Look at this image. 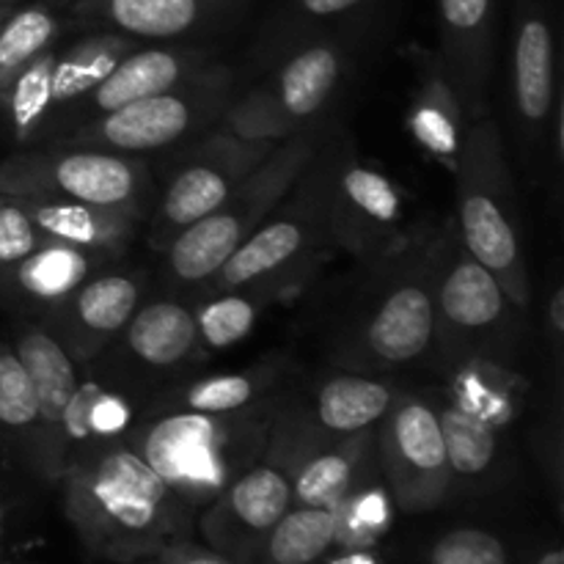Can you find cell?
Returning <instances> with one entry per match:
<instances>
[{
  "label": "cell",
  "instance_id": "d6a6232c",
  "mask_svg": "<svg viewBox=\"0 0 564 564\" xmlns=\"http://www.w3.org/2000/svg\"><path fill=\"white\" fill-rule=\"evenodd\" d=\"M102 394L105 391L94 383L77 386L69 405L61 413V424H64L66 433H69L72 438H88V435H91V411Z\"/></svg>",
  "mask_w": 564,
  "mask_h": 564
},
{
  "label": "cell",
  "instance_id": "d590c367",
  "mask_svg": "<svg viewBox=\"0 0 564 564\" xmlns=\"http://www.w3.org/2000/svg\"><path fill=\"white\" fill-rule=\"evenodd\" d=\"M551 319H554L556 330L564 328V292L562 290L556 292L554 303H551Z\"/></svg>",
  "mask_w": 564,
  "mask_h": 564
},
{
  "label": "cell",
  "instance_id": "4dcf8cb0",
  "mask_svg": "<svg viewBox=\"0 0 564 564\" xmlns=\"http://www.w3.org/2000/svg\"><path fill=\"white\" fill-rule=\"evenodd\" d=\"M33 218L44 231L61 240L94 242L99 235L86 204H50V207L33 209Z\"/></svg>",
  "mask_w": 564,
  "mask_h": 564
},
{
  "label": "cell",
  "instance_id": "5b68a950",
  "mask_svg": "<svg viewBox=\"0 0 564 564\" xmlns=\"http://www.w3.org/2000/svg\"><path fill=\"white\" fill-rule=\"evenodd\" d=\"M386 446H389L391 463L400 474H413V477L424 479L444 477V435H441L438 416L427 405L405 402L391 419Z\"/></svg>",
  "mask_w": 564,
  "mask_h": 564
},
{
  "label": "cell",
  "instance_id": "484cf974",
  "mask_svg": "<svg viewBox=\"0 0 564 564\" xmlns=\"http://www.w3.org/2000/svg\"><path fill=\"white\" fill-rule=\"evenodd\" d=\"M39 419V400L28 369L14 352L0 356V424L25 427Z\"/></svg>",
  "mask_w": 564,
  "mask_h": 564
},
{
  "label": "cell",
  "instance_id": "8d00e7d4",
  "mask_svg": "<svg viewBox=\"0 0 564 564\" xmlns=\"http://www.w3.org/2000/svg\"><path fill=\"white\" fill-rule=\"evenodd\" d=\"M185 564H224V562L215 560V556H196V560H187Z\"/></svg>",
  "mask_w": 564,
  "mask_h": 564
},
{
  "label": "cell",
  "instance_id": "e575fe53",
  "mask_svg": "<svg viewBox=\"0 0 564 564\" xmlns=\"http://www.w3.org/2000/svg\"><path fill=\"white\" fill-rule=\"evenodd\" d=\"M356 3L361 0H301L303 9L314 17H330V14H339V11L352 9Z\"/></svg>",
  "mask_w": 564,
  "mask_h": 564
},
{
  "label": "cell",
  "instance_id": "f546056e",
  "mask_svg": "<svg viewBox=\"0 0 564 564\" xmlns=\"http://www.w3.org/2000/svg\"><path fill=\"white\" fill-rule=\"evenodd\" d=\"M253 397V386L240 375L207 380L187 394V408L196 413H229L246 405Z\"/></svg>",
  "mask_w": 564,
  "mask_h": 564
},
{
  "label": "cell",
  "instance_id": "836d02e7",
  "mask_svg": "<svg viewBox=\"0 0 564 564\" xmlns=\"http://www.w3.org/2000/svg\"><path fill=\"white\" fill-rule=\"evenodd\" d=\"M127 419H130V411H127L124 402H119L110 394H102L91 411V435L119 433L127 424Z\"/></svg>",
  "mask_w": 564,
  "mask_h": 564
},
{
  "label": "cell",
  "instance_id": "ffe728a7",
  "mask_svg": "<svg viewBox=\"0 0 564 564\" xmlns=\"http://www.w3.org/2000/svg\"><path fill=\"white\" fill-rule=\"evenodd\" d=\"M438 424L441 435H444L446 466L452 471L474 477L494 463L496 433L482 416L460 405H452L441 413Z\"/></svg>",
  "mask_w": 564,
  "mask_h": 564
},
{
  "label": "cell",
  "instance_id": "74e56055",
  "mask_svg": "<svg viewBox=\"0 0 564 564\" xmlns=\"http://www.w3.org/2000/svg\"><path fill=\"white\" fill-rule=\"evenodd\" d=\"M562 562H564V556L560 554V551H554V554H549V556H545V560L540 562V564H562Z\"/></svg>",
  "mask_w": 564,
  "mask_h": 564
},
{
  "label": "cell",
  "instance_id": "4fadbf2b",
  "mask_svg": "<svg viewBox=\"0 0 564 564\" xmlns=\"http://www.w3.org/2000/svg\"><path fill=\"white\" fill-rule=\"evenodd\" d=\"M441 308L449 323L463 328H482L505 312V290L488 268L479 262H463L446 275Z\"/></svg>",
  "mask_w": 564,
  "mask_h": 564
},
{
  "label": "cell",
  "instance_id": "f1b7e54d",
  "mask_svg": "<svg viewBox=\"0 0 564 564\" xmlns=\"http://www.w3.org/2000/svg\"><path fill=\"white\" fill-rule=\"evenodd\" d=\"M345 193L358 209L372 215L380 224L397 218V193L386 176L369 169H352L345 176Z\"/></svg>",
  "mask_w": 564,
  "mask_h": 564
},
{
  "label": "cell",
  "instance_id": "5bb4252c",
  "mask_svg": "<svg viewBox=\"0 0 564 564\" xmlns=\"http://www.w3.org/2000/svg\"><path fill=\"white\" fill-rule=\"evenodd\" d=\"M391 391L367 378H336L317 397V416L334 433H356L389 411Z\"/></svg>",
  "mask_w": 564,
  "mask_h": 564
},
{
  "label": "cell",
  "instance_id": "7a4b0ae2",
  "mask_svg": "<svg viewBox=\"0 0 564 564\" xmlns=\"http://www.w3.org/2000/svg\"><path fill=\"white\" fill-rule=\"evenodd\" d=\"M218 427L209 413H180L149 430L143 441V460L165 479L169 488L218 485Z\"/></svg>",
  "mask_w": 564,
  "mask_h": 564
},
{
  "label": "cell",
  "instance_id": "8fae6325",
  "mask_svg": "<svg viewBox=\"0 0 564 564\" xmlns=\"http://www.w3.org/2000/svg\"><path fill=\"white\" fill-rule=\"evenodd\" d=\"M460 226L466 248L474 262L499 275L516 273L518 268V240L510 220L501 213L499 204L479 193H468L460 207Z\"/></svg>",
  "mask_w": 564,
  "mask_h": 564
},
{
  "label": "cell",
  "instance_id": "3957f363",
  "mask_svg": "<svg viewBox=\"0 0 564 564\" xmlns=\"http://www.w3.org/2000/svg\"><path fill=\"white\" fill-rule=\"evenodd\" d=\"M433 301L419 286H400L378 308L367 330L369 347L383 361H411L433 339Z\"/></svg>",
  "mask_w": 564,
  "mask_h": 564
},
{
  "label": "cell",
  "instance_id": "6da1fadb",
  "mask_svg": "<svg viewBox=\"0 0 564 564\" xmlns=\"http://www.w3.org/2000/svg\"><path fill=\"white\" fill-rule=\"evenodd\" d=\"M171 488L130 449L94 455L72 477V505L83 521L121 540L149 538L165 521Z\"/></svg>",
  "mask_w": 564,
  "mask_h": 564
},
{
  "label": "cell",
  "instance_id": "cb8c5ba5",
  "mask_svg": "<svg viewBox=\"0 0 564 564\" xmlns=\"http://www.w3.org/2000/svg\"><path fill=\"white\" fill-rule=\"evenodd\" d=\"M138 303V290L124 275H105L91 281L86 290L77 295V317L83 325L99 334H110L127 325L132 308Z\"/></svg>",
  "mask_w": 564,
  "mask_h": 564
},
{
  "label": "cell",
  "instance_id": "30bf717a",
  "mask_svg": "<svg viewBox=\"0 0 564 564\" xmlns=\"http://www.w3.org/2000/svg\"><path fill=\"white\" fill-rule=\"evenodd\" d=\"M180 77V61L169 50H143L121 61L97 88L94 108L110 113L116 108L138 102V99L165 94Z\"/></svg>",
  "mask_w": 564,
  "mask_h": 564
},
{
  "label": "cell",
  "instance_id": "52a82bcc",
  "mask_svg": "<svg viewBox=\"0 0 564 564\" xmlns=\"http://www.w3.org/2000/svg\"><path fill=\"white\" fill-rule=\"evenodd\" d=\"M50 176L64 196L86 207L121 204L135 185L130 165L110 154H69L53 165Z\"/></svg>",
  "mask_w": 564,
  "mask_h": 564
},
{
  "label": "cell",
  "instance_id": "277c9868",
  "mask_svg": "<svg viewBox=\"0 0 564 564\" xmlns=\"http://www.w3.org/2000/svg\"><path fill=\"white\" fill-rule=\"evenodd\" d=\"M187 121H191L187 105L165 91L110 110L108 119L99 124V135L116 149L143 152L176 141L187 130Z\"/></svg>",
  "mask_w": 564,
  "mask_h": 564
},
{
  "label": "cell",
  "instance_id": "ba28073f",
  "mask_svg": "<svg viewBox=\"0 0 564 564\" xmlns=\"http://www.w3.org/2000/svg\"><path fill=\"white\" fill-rule=\"evenodd\" d=\"M198 325L187 308L180 303L160 301L141 308L130 323L132 352L152 367H171L182 361L196 345Z\"/></svg>",
  "mask_w": 564,
  "mask_h": 564
},
{
  "label": "cell",
  "instance_id": "1f68e13d",
  "mask_svg": "<svg viewBox=\"0 0 564 564\" xmlns=\"http://www.w3.org/2000/svg\"><path fill=\"white\" fill-rule=\"evenodd\" d=\"M36 226L17 204H0V264L22 262L36 251Z\"/></svg>",
  "mask_w": 564,
  "mask_h": 564
},
{
  "label": "cell",
  "instance_id": "7402d4cb",
  "mask_svg": "<svg viewBox=\"0 0 564 564\" xmlns=\"http://www.w3.org/2000/svg\"><path fill=\"white\" fill-rule=\"evenodd\" d=\"M229 196V185L224 176L207 165H193L182 171L169 187L163 202V215L176 226H191L207 215L218 213L220 204Z\"/></svg>",
  "mask_w": 564,
  "mask_h": 564
},
{
  "label": "cell",
  "instance_id": "d6986e66",
  "mask_svg": "<svg viewBox=\"0 0 564 564\" xmlns=\"http://www.w3.org/2000/svg\"><path fill=\"white\" fill-rule=\"evenodd\" d=\"M339 77V58L328 47H312L295 55L281 72V102L290 113L308 116L328 99Z\"/></svg>",
  "mask_w": 564,
  "mask_h": 564
},
{
  "label": "cell",
  "instance_id": "f35d334b",
  "mask_svg": "<svg viewBox=\"0 0 564 564\" xmlns=\"http://www.w3.org/2000/svg\"><path fill=\"white\" fill-rule=\"evenodd\" d=\"M6 11H9V0H0V25H3L6 20Z\"/></svg>",
  "mask_w": 564,
  "mask_h": 564
},
{
  "label": "cell",
  "instance_id": "d4e9b609",
  "mask_svg": "<svg viewBox=\"0 0 564 564\" xmlns=\"http://www.w3.org/2000/svg\"><path fill=\"white\" fill-rule=\"evenodd\" d=\"M350 485V463L341 455H319L308 463L295 482V496L303 507L334 510Z\"/></svg>",
  "mask_w": 564,
  "mask_h": 564
},
{
  "label": "cell",
  "instance_id": "8992f818",
  "mask_svg": "<svg viewBox=\"0 0 564 564\" xmlns=\"http://www.w3.org/2000/svg\"><path fill=\"white\" fill-rule=\"evenodd\" d=\"M516 94L529 121H545L554 105V36L543 17H529L518 31Z\"/></svg>",
  "mask_w": 564,
  "mask_h": 564
},
{
  "label": "cell",
  "instance_id": "ac0fdd59",
  "mask_svg": "<svg viewBox=\"0 0 564 564\" xmlns=\"http://www.w3.org/2000/svg\"><path fill=\"white\" fill-rule=\"evenodd\" d=\"M303 235L295 224H286V220H279V224H270L264 229H259L257 235L248 242L235 248L229 259L224 262L220 273H224L226 286H242L248 281L259 279V275L270 273L279 264H284L292 253L301 248Z\"/></svg>",
  "mask_w": 564,
  "mask_h": 564
},
{
  "label": "cell",
  "instance_id": "9c48e42d",
  "mask_svg": "<svg viewBox=\"0 0 564 564\" xmlns=\"http://www.w3.org/2000/svg\"><path fill=\"white\" fill-rule=\"evenodd\" d=\"M240 220L229 213H213L185 226L171 246V268L180 279L202 281L224 268L226 259L240 246Z\"/></svg>",
  "mask_w": 564,
  "mask_h": 564
},
{
  "label": "cell",
  "instance_id": "44dd1931",
  "mask_svg": "<svg viewBox=\"0 0 564 564\" xmlns=\"http://www.w3.org/2000/svg\"><path fill=\"white\" fill-rule=\"evenodd\" d=\"M55 33V17L42 6H28L0 25V88L14 80L33 55L42 53Z\"/></svg>",
  "mask_w": 564,
  "mask_h": 564
},
{
  "label": "cell",
  "instance_id": "7c38bea8",
  "mask_svg": "<svg viewBox=\"0 0 564 564\" xmlns=\"http://www.w3.org/2000/svg\"><path fill=\"white\" fill-rule=\"evenodd\" d=\"M17 358L22 361V367L28 369L33 380V389H36L39 400V416L47 419V422H61V413L69 405L72 394L77 389L75 367L66 358L64 347L55 339H50L47 334H28L25 339L17 347Z\"/></svg>",
  "mask_w": 564,
  "mask_h": 564
},
{
  "label": "cell",
  "instance_id": "4316f807",
  "mask_svg": "<svg viewBox=\"0 0 564 564\" xmlns=\"http://www.w3.org/2000/svg\"><path fill=\"white\" fill-rule=\"evenodd\" d=\"M257 312L242 297H220V301L209 303L198 317V330L207 339L209 347H231L240 341L248 330L253 328Z\"/></svg>",
  "mask_w": 564,
  "mask_h": 564
},
{
  "label": "cell",
  "instance_id": "e0dca14e",
  "mask_svg": "<svg viewBox=\"0 0 564 564\" xmlns=\"http://www.w3.org/2000/svg\"><path fill=\"white\" fill-rule=\"evenodd\" d=\"M229 510L242 527L268 532L281 521L292 501L286 477L275 468H253L229 490Z\"/></svg>",
  "mask_w": 564,
  "mask_h": 564
},
{
  "label": "cell",
  "instance_id": "83f0119b",
  "mask_svg": "<svg viewBox=\"0 0 564 564\" xmlns=\"http://www.w3.org/2000/svg\"><path fill=\"white\" fill-rule=\"evenodd\" d=\"M430 564H507V551L494 534L479 529H457L438 540Z\"/></svg>",
  "mask_w": 564,
  "mask_h": 564
},
{
  "label": "cell",
  "instance_id": "603a6c76",
  "mask_svg": "<svg viewBox=\"0 0 564 564\" xmlns=\"http://www.w3.org/2000/svg\"><path fill=\"white\" fill-rule=\"evenodd\" d=\"M83 275H86V257L75 248L53 246L22 259L17 279L31 295L58 297L75 290Z\"/></svg>",
  "mask_w": 564,
  "mask_h": 564
},
{
  "label": "cell",
  "instance_id": "2e32d148",
  "mask_svg": "<svg viewBox=\"0 0 564 564\" xmlns=\"http://www.w3.org/2000/svg\"><path fill=\"white\" fill-rule=\"evenodd\" d=\"M336 512L323 507H301L284 512L270 534V556L275 564H312L330 549L336 538Z\"/></svg>",
  "mask_w": 564,
  "mask_h": 564
},
{
  "label": "cell",
  "instance_id": "9a60e30c",
  "mask_svg": "<svg viewBox=\"0 0 564 564\" xmlns=\"http://www.w3.org/2000/svg\"><path fill=\"white\" fill-rule=\"evenodd\" d=\"M116 28L132 36L169 39L198 20L202 0H94Z\"/></svg>",
  "mask_w": 564,
  "mask_h": 564
}]
</instances>
